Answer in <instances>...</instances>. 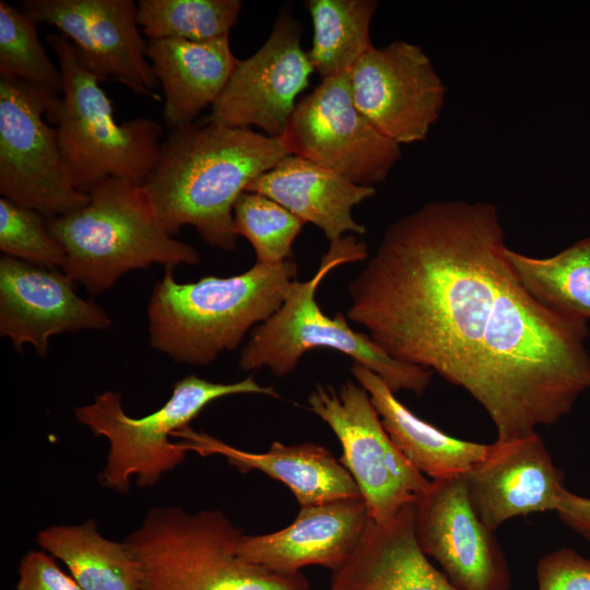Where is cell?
<instances>
[{
	"label": "cell",
	"instance_id": "5b68a950",
	"mask_svg": "<svg viewBox=\"0 0 590 590\" xmlns=\"http://www.w3.org/2000/svg\"><path fill=\"white\" fill-rule=\"evenodd\" d=\"M368 258L365 241L349 235L330 243L316 273L307 281L290 285L281 307L251 333L240 351L244 370L267 367L276 377H284L297 366L309 350L327 347L341 352L379 376L394 392L422 394L433 373L392 357L367 333L353 330L342 312L323 314L316 300L322 280L337 267Z\"/></svg>",
	"mask_w": 590,
	"mask_h": 590
},
{
	"label": "cell",
	"instance_id": "6da1fadb",
	"mask_svg": "<svg viewBox=\"0 0 590 590\" xmlns=\"http://www.w3.org/2000/svg\"><path fill=\"white\" fill-rule=\"evenodd\" d=\"M507 248L494 204L433 201L391 223L347 286L346 318L465 390L497 440L555 424L590 388L588 319L535 299Z\"/></svg>",
	"mask_w": 590,
	"mask_h": 590
},
{
	"label": "cell",
	"instance_id": "1f68e13d",
	"mask_svg": "<svg viewBox=\"0 0 590 590\" xmlns=\"http://www.w3.org/2000/svg\"><path fill=\"white\" fill-rule=\"evenodd\" d=\"M46 551H28L19 566L15 590H83Z\"/></svg>",
	"mask_w": 590,
	"mask_h": 590
},
{
	"label": "cell",
	"instance_id": "3957f363",
	"mask_svg": "<svg viewBox=\"0 0 590 590\" xmlns=\"http://www.w3.org/2000/svg\"><path fill=\"white\" fill-rule=\"evenodd\" d=\"M166 268L148 306L151 346L173 359L206 366L240 345L249 330L268 320L283 304L298 267L256 262L228 278L208 275L178 283Z\"/></svg>",
	"mask_w": 590,
	"mask_h": 590
},
{
	"label": "cell",
	"instance_id": "277c9868",
	"mask_svg": "<svg viewBox=\"0 0 590 590\" xmlns=\"http://www.w3.org/2000/svg\"><path fill=\"white\" fill-rule=\"evenodd\" d=\"M87 194L86 205L47 219V226L64 249L63 272L88 292L103 293L126 272L154 263L199 261L194 247L165 231L142 185L111 178Z\"/></svg>",
	"mask_w": 590,
	"mask_h": 590
},
{
	"label": "cell",
	"instance_id": "ac0fdd59",
	"mask_svg": "<svg viewBox=\"0 0 590 590\" xmlns=\"http://www.w3.org/2000/svg\"><path fill=\"white\" fill-rule=\"evenodd\" d=\"M370 521L363 497L300 507L287 527L267 534H241L236 553L244 560L284 574L318 565L339 570L358 546Z\"/></svg>",
	"mask_w": 590,
	"mask_h": 590
},
{
	"label": "cell",
	"instance_id": "7a4b0ae2",
	"mask_svg": "<svg viewBox=\"0 0 590 590\" xmlns=\"http://www.w3.org/2000/svg\"><path fill=\"white\" fill-rule=\"evenodd\" d=\"M287 155L282 138L194 121L170 130L142 187L170 236L190 225L205 244L232 251L237 199Z\"/></svg>",
	"mask_w": 590,
	"mask_h": 590
},
{
	"label": "cell",
	"instance_id": "8992f818",
	"mask_svg": "<svg viewBox=\"0 0 590 590\" xmlns=\"http://www.w3.org/2000/svg\"><path fill=\"white\" fill-rule=\"evenodd\" d=\"M243 532L220 510L151 508L125 542L141 570V590H308L299 573L284 575L236 553Z\"/></svg>",
	"mask_w": 590,
	"mask_h": 590
},
{
	"label": "cell",
	"instance_id": "e0dca14e",
	"mask_svg": "<svg viewBox=\"0 0 590 590\" xmlns=\"http://www.w3.org/2000/svg\"><path fill=\"white\" fill-rule=\"evenodd\" d=\"M463 477L475 512L492 531L516 517L556 511L566 491L538 432L496 439Z\"/></svg>",
	"mask_w": 590,
	"mask_h": 590
},
{
	"label": "cell",
	"instance_id": "5bb4252c",
	"mask_svg": "<svg viewBox=\"0 0 590 590\" xmlns=\"http://www.w3.org/2000/svg\"><path fill=\"white\" fill-rule=\"evenodd\" d=\"M300 24L282 11L264 44L239 60L205 122L260 128L282 138L314 68L300 45Z\"/></svg>",
	"mask_w": 590,
	"mask_h": 590
},
{
	"label": "cell",
	"instance_id": "44dd1931",
	"mask_svg": "<svg viewBox=\"0 0 590 590\" xmlns=\"http://www.w3.org/2000/svg\"><path fill=\"white\" fill-rule=\"evenodd\" d=\"M248 192L266 196L305 223L319 227L330 243L344 233H366L352 216V209L375 196L374 187L356 185L328 167L287 155L270 170L255 178Z\"/></svg>",
	"mask_w": 590,
	"mask_h": 590
},
{
	"label": "cell",
	"instance_id": "836d02e7",
	"mask_svg": "<svg viewBox=\"0 0 590 590\" xmlns=\"http://www.w3.org/2000/svg\"><path fill=\"white\" fill-rule=\"evenodd\" d=\"M330 590H335V589L330 588Z\"/></svg>",
	"mask_w": 590,
	"mask_h": 590
},
{
	"label": "cell",
	"instance_id": "ba28073f",
	"mask_svg": "<svg viewBox=\"0 0 590 590\" xmlns=\"http://www.w3.org/2000/svg\"><path fill=\"white\" fill-rule=\"evenodd\" d=\"M240 393L279 398L272 387L259 385L251 376L222 384L188 375L174 385L165 404L149 415L126 414L120 392L114 391L103 392L91 404L74 408V415L94 436L109 441L99 483L126 494L131 476H137L140 487H152L181 464L188 450L181 442L170 441L174 433L188 427L212 401Z\"/></svg>",
	"mask_w": 590,
	"mask_h": 590
},
{
	"label": "cell",
	"instance_id": "4316f807",
	"mask_svg": "<svg viewBox=\"0 0 590 590\" xmlns=\"http://www.w3.org/2000/svg\"><path fill=\"white\" fill-rule=\"evenodd\" d=\"M138 22L150 40L208 42L229 35L240 0H140Z\"/></svg>",
	"mask_w": 590,
	"mask_h": 590
},
{
	"label": "cell",
	"instance_id": "ffe728a7",
	"mask_svg": "<svg viewBox=\"0 0 590 590\" xmlns=\"http://www.w3.org/2000/svg\"><path fill=\"white\" fill-rule=\"evenodd\" d=\"M414 505L384 522L370 519L350 559L333 573L335 590H458L428 560L416 538Z\"/></svg>",
	"mask_w": 590,
	"mask_h": 590
},
{
	"label": "cell",
	"instance_id": "d6a6232c",
	"mask_svg": "<svg viewBox=\"0 0 590 590\" xmlns=\"http://www.w3.org/2000/svg\"><path fill=\"white\" fill-rule=\"evenodd\" d=\"M555 512L564 524L590 542L589 497H583L566 489Z\"/></svg>",
	"mask_w": 590,
	"mask_h": 590
},
{
	"label": "cell",
	"instance_id": "9c48e42d",
	"mask_svg": "<svg viewBox=\"0 0 590 590\" xmlns=\"http://www.w3.org/2000/svg\"><path fill=\"white\" fill-rule=\"evenodd\" d=\"M307 402L339 439L340 462L357 484L373 521H387L418 502L429 480L394 445L358 382L349 380L339 389L319 384Z\"/></svg>",
	"mask_w": 590,
	"mask_h": 590
},
{
	"label": "cell",
	"instance_id": "8fae6325",
	"mask_svg": "<svg viewBox=\"0 0 590 590\" xmlns=\"http://www.w3.org/2000/svg\"><path fill=\"white\" fill-rule=\"evenodd\" d=\"M282 139L290 154L359 186L384 182L401 157L400 145L354 104L349 73L321 80L299 98Z\"/></svg>",
	"mask_w": 590,
	"mask_h": 590
},
{
	"label": "cell",
	"instance_id": "603a6c76",
	"mask_svg": "<svg viewBox=\"0 0 590 590\" xmlns=\"http://www.w3.org/2000/svg\"><path fill=\"white\" fill-rule=\"evenodd\" d=\"M351 373L368 392L394 445L425 476L463 475L487 453L488 445L456 438L420 418L370 369L354 363Z\"/></svg>",
	"mask_w": 590,
	"mask_h": 590
},
{
	"label": "cell",
	"instance_id": "f1b7e54d",
	"mask_svg": "<svg viewBox=\"0 0 590 590\" xmlns=\"http://www.w3.org/2000/svg\"><path fill=\"white\" fill-rule=\"evenodd\" d=\"M306 223L274 200L244 191L234 205V227L253 247L261 264L288 260L292 246Z\"/></svg>",
	"mask_w": 590,
	"mask_h": 590
},
{
	"label": "cell",
	"instance_id": "cb8c5ba5",
	"mask_svg": "<svg viewBox=\"0 0 590 590\" xmlns=\"http://www.w3.org/2000/svg\"><path fill=\"white\" fill-rule=\"evenodd\" d=\"M37 543L83 590H141V570L127 543L103 536L93 519L50 526L38 532Z\"/></svg>",
	"mask_w": 590,
	"mask_h": 590
},
{
	"label": "cell",
	"instance_id": "4dcf8cb0",
	"mask_svg": "<svg viewBox=\"0 0 590 590\" xmlns=\"http://www.w3.org/2000/svg\"><path fill=\"white\" fill-rule=\"evenodd\" d=\"M538 590H590V559L571 548H558L536 565Z\"/></svg>",
	"mask_w": 590,
	"mask_h": 590
},
{
	"label": "cell",
	"instance_id": "7402d4cb",
	"mask_svg": "<svg viewBox=\"0 0 590 590\" xmlns=\"http://www.w3.org/2000/svg\"><path fill=\"white\" fill-rule=\"evenodd\" d=\"M148 58L162 86L163 117L170 130L194 122L212 107L239 61L228 36L208 42L150 40Z\"/></svg>",
	"mask_w": 590,
	"mask_h": 590
},
{
	"label": "cell",
	"instance_id": "d6986e66",
	"mask_svg": "<svg viewBox=\"0 0 590 590\" xmlns=\"http://www.w3.org/2000/svg\"><path fill=\"white\" fill-rule=\"evenodd\" d=\"M188 451L219 455L239 472L260 471L286 485L300 507L362 497L345 467L323 446L314 442H272L266 452H250L199 433L189 426L174 433Z\"/></svg>",
	"mask_w": 590,
	"mask_h": 590
},
{
	"label": "cell",
	"instance_id": "d4e9b609",
	"mask_svg": "<svg viewBox=\"0 0 590 590\" xmlns=\"http://www.w3.org/2000/svg\"><path fill=\"white\" fill-rule=\"evenodd\" d=\"M314 37L307 52L314 71L326 80L346 74L370 50L375 0H308Z\"/></svg>",
	"mask_w": 590,
	"mask_h": 590
},
{
	"label": "cell",
	"instance_id": "30bf717a",
	"mask_svg": "<svg viewBox=\"0 0 590 590\" xmlns=\"http://www.w3.org/2000/svg\"><path fill=\"white\" fill-rule=\"evenodd\" d=\"M57 101L23 82L0 78V194L46 219L90 201L72 185L56 129L46 121Z\"/></svg>",
	"mask_w": 590,
	"mask_h": 590
},
{
	"label": "cell",
	"instance_id": "4fadbf2b",
	"mask_svg": "<svg viewBox=\"0 0 590 590\" xmlns=\"http://www.w3.org/2000/svg\"><path fill=\"white\" fill-rule=\"evenodd\" d=\"M22 11L56 27L73 45L80 63L101 81L114 79L134 94L160 102V83L132 0H24Z\"/></svg>",
	"mask_w": 590,
	"mask_h": 590
},
{
	"label": "cell",
	"instance_id": "484cf974",
	"mask_svg": "<svg viewBox=\"0 0 590 590\" xmlns=\"http://www.w3.org/2000/svg\"><path fill=\"white\" fill-rule=\"evenodd\" d=\"M506 253L523 287L541 304L590 318V236L547 258L509 248Z\"/></svg>",
	"mask_w": 590,
	"mask_h": 590
},
{
	"label": "cell",
	"instance_id": "52a82bcc",
	"mask_svg": "<svg viewBox=\"0 0 590 590\" xmlns=\"http://www.w3.org/2000/svg\"><path fill=\"white\" fill-rule=\"evenodd\" d=\"M45 39L63 80L62 94L46 119L56 129L72 185L83 193L111 178L143 185L158 156L160 122L137 117L119 123L101 80L80 63L71 42L60 33Z\"/></svg>",
	"mask_w": 590,
	"mask_h": 590
},
{
	"label": "cell",
	"instance_id": "83f0119b",
	"mask_svg": "<svg viewBox=\"0 0 590 590\" xmlns=\"http://www.w3.org/2000/svg\"><path fill=\"white\" fill-rule=\"evenodd\" d=\"M0 78L31 86L57 101L63 90L59 66L38 38L37 23L22 10L0 1Z\"/></svg>",
	"mask_w": 590,
	"mask_h": 590
},
{
	"label": "cell",
	"instance_id": "2e32d148",
	"mask_svg": "<svg viewBox=\"0 0 590 590\" xmlns=\"http://www.w3.org/2000/svg\"><path fill=\"white\" fill-rule=\"evenodd\" d=\"M111 327L107 314L80 297L64 272L3 256L0 259V333L22 352L45 356L52 335Z\"/></svg>",
	"mask_w": 590,
	"mask_h": 590
},
{
	"label": "cell",
	"instance_id": "9a60e30c",
	"mask_svg": "<svg viewBox=\"0 0 590 590\" xmlns=\"http://www.w3.org/2000/svg\"><path fill=\"white\" fill-rule=\"evenodd\" d=\"M415 533L458 590H509L503 550L479 518L463 475L430 480L414 505Z\"/></svg>",
	"mask_w": 590,
	"mask_h": 590
},
{
	"label": "cell",
	"instance_id": "7c38bea8",
	"mask_svg": "<svg viewBox=\"0 0 590 590\" xmlns=\"http://www.w3.org/2000/svg\"><path fill=\"white\" fill-rule=\"evenodd\" d=\"M349 79L358 110L399 145L427 138L447 94L430 58L418 45L401 39L374 46Z\"/></svg>",
	"mask_w": 590,
	"mask_h": 590
},
{
	"label": "cell",
	"instance_id": "f546056e",
	"mask_svg": "<svg viewBox=\"0 0 590 590\" xmlns=\"http://www.w3.org/2000/svg\"><path fill=\"white\" fill-rule=\"evenodd\" d=\"M0 249L4 256L56 269L64 263L62 246L48 231L47 219L14 201L0 199Z\"/></svg>",
	"mask_w": 590,
	"mask_h": 590
}]
</instances>
